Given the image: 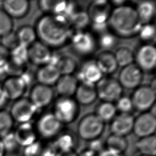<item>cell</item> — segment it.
Listing matches in <instances>:
<instances>
[{"label": "cell", "mask_w": 156, "mask_h": 156, "mask_svg": "<svg viewBox=\"0 0 156 156\" xmlns=\"http://www.w3.org/2000/svg\"><path fill=\"white\" fill-rule=\"evenodd\" d=\"M133 107L140 112H145L151 108L155 100V91L151 86L138 87L130 98Z\"/></svg>", "instance_id": "obj_7"}, {"label": "cell", "mask_w": 156, "mask_h": 156, "mask_svg": "<svg viewBox=\"0 0 156 156\" xmlns=\"http://www.w3.org/2000/svg\"><path fill=\"white\" fill-rule=\"evenodd\" d=\"M28 60L35 65L48 64L52 57L49 48L40 41H35L28 48Z\"/></svg>", "instance_id": "obj_15"}, {"label": "cell", "mask_w": 156, "mask_h": 156, "mask_svg": "<svg viewBox=\"0 0 156 156\" xmlns=\"http://www.w3.org/2000/svg\"><path fill=\"white\" fill-rule=\"evenodd\" d=\"M37 108L28 99L20 98L15 100L9 113L14 121L21 123L29 122L33 118Z\"/></svg>", "instance_id": "obj_6"}, {"label": "cell", "mask_w": 156, "mask_h": 156, "mask_svg": "<svg viewBox=\"0 0 156 156\" xmlns=\"http://www.w3.org/2000/svg\"><path fill=\"white\" fill-rule=\"evenodd\" d=\"M55 156H77V155L73 150L66 151H60L56 153Z\"/></svg>", "instance_id": "obj_47"}, {"label": "cell", "mask_w": 156, "mask_h": 156, "mask_svg": "<svg viewBox=\"0 0 156 156\" xmlns=\"http://www.w3.org/2000/svg\"><path fill=\"white\" fill-rule=\"evenodd\" d=\"M16 35L19 45L29 48L35 41L37 35L34 28L29 26H23L18 29Z\"/></svg>", "instance_id": "obj_27"}, {"label": "cell", "mask_w": 156, "mask_h": 156, "mask_svg": "<svg viewBox=\"0 0 156 156\" xmlns=\"http://www.w3.org/2000/svg\"><path fill=\"white\" fill-rule=\"evenodd\" d=\"M9 60L14 64L23 67L28 60L27 48L19 44L16 46L10 51Z\"/></svg>", "instance_id": "obj_31"}, {"label": "cell", "mask_w": 156, "mask_h": 156, "mask_svg": "<svg viewBox=\"0 0 156 156\" xmlns=\"http://www.w3.org/2000/svg\"><path fill=\"white\" fill-rule=\"evenodd\" d=\"M56 83V90L62 97L70 98L75 94L78 87L77 79L71 74L62 75Z\"/></svg>", "instance_id": "obj_20"}, {"label": "cell", "mask_w": 156, "mask_h": 156, "mask_svg": "<svg viewBox=\"0 0 156 156\" xmlns=\"http://www.w3.org/2000/svg\"><path fill=\"white\" fill-rule=\"evenodd\" d=\"M101 149H102V144L99 140H97L96 139L91 140V142L88 149L92 151L93 152L98 154V152H99L100 153L102 151Z\"/></svg>", "instance_id": "obj_45"}, {"label": "cell", "mask_w": 156, "mask_h": 156, "mask_svg": "<svg viewBox=\"0 0 156 156\" xmlns=\"http://www.w3.org/2000/svg\"><path fill=\"white\" fill-rule=\"evenodd\" d=\"M35 30L40 42L48 47L63 46L71 35L67 20L60 15L43 16L38 21Z\"/></svg>", "instance_id": "obj_1"}, {"label": "cell", "mask_w": 156, "mask_h": 156, "mask_svg": "<svg viewBox=\"0 0 156 156\" xmlns=\"http://www.w3.org/2000/svg\"><path fill=\"white\" fill-rule=\"evenodd\" d=\"M76 65L75 61L72 58L66 56L58 57L55 65L60 75L71 74L76 68Z\"/></svg>", "instance_id": "obj_34"}, {"label": "cell", "mask_w": 156, "mask_h": 156, "mask_svg": "<svg viewBox=\"0 0 156 156\" xmlns=\"http://www.w3.org/2000/svg\"><path fill=\"white\" fill-rule=\"evenodd\" d=\"M116 108L119 110L121 113H129L131 110L133 108L131 99L123 96L119 98L117 101Z\"/></svg>", "instance_id": "obj_42"}, {"label": "cell", "mask_w": 156, "mask_h": 156, "mask_svg": "<svg viewBox=\"0 0 156 156\" xmlns=\"http://www.w3.org/2000/svg\"><path fill=\"white\" fill-rule=\"evenodd\" d=\"M140 156H146V155H140Z\"/></svg>", "instance_id": "obj_51"}, {"label": "cell", "mask_w": 156, "mask_h": 156, "mask_svg": "<svg viewBox=\"0 0 156 156\" xmlns=\"http://www.w3.org/2000/svg\"><path fill=\"white\" fill-rule=\"evenodd\" d=\"M13 133L20 146L24 147L36 141V132L29 122L20 124Z\"/></svg>", "instance_id": "obj_18"}, {"label": "cell", "mask_w": 156, "mask_h": 156, "mask_svg": "<svg viewBox=\"0 0 156 156\" xmlns=\"http://www.w3.org/2000/svg\"><path fill=\"white\" fill-rule=\"evenodd\" d=\"M107 149L121 155L127 149V142L124 136L115 134L110 135L107 140Z\"/></svg>", "instance_id": "obj_30"}, {"label": "cell", "mask_w": 156, "mask_h": 156, "mask_svg": "<svg viewBox=\"0 0 156 156\" xmlns=\"http://www.w3.org/2000/svg\"><path fill=\"white\" fill-rule=\"evenodd\" d=\"M74 140L69 134H63L60 136L55 143L54 147L58 149V151H66L73 150Z\"/></svg>", "instance_id": "obj_37"}, {"label": "cell", "mask_w": 156, "mask_h": 156, "mask_svg": "<svg viewBox=\"0 0 156 156\" xmlns=\"http://www.w3.org/2000/svg\"><path fill=\"white\" fill-rule=\"evenodd\" d=\"M5 152L3 144L2 143L1 140L0 138V156H5Z\"/></svg>", "instance_id": "obj_50"}, {"label": "cell", "mask_w": 156, "mask_h": 156, "mask_svg": "<svg viewBox=\"0 0 156 156\" xmlns=\"http://www.w3.org/2000/svg\"><path fill=\"white\" fill-rule=\"evenodd\" d=\"M155 129V116L151 113H143L134 119L133 131L140 138L154 135Z\"/></svg>", "instance_id": "obj_10"}, {"label": "cell", "mask_w": 156, "mask_h": 156, "mask_svg": "<svg viewBox=\"0 0 156 156\" xmlns=\"http://www.w3.org/2000/svg\"><path fill=\"white\" fill-rule=\"evenodd\" d=\"M62 124L53 113L42 115L37 121V130L44 138H49L55 136L60 130Z\"/></svg>", "instance_id": "obj_11"}, {"label": "cell", "mask_w": 156, "mask_h": 156, "mask_svg": "<svg viewBox=\"0 0 156 156\" xmlns=\"http://www.w3.org/2000/svg\"><path fill=\"white\" fill-rule=\"evenodd\" d=\"M116 112V108L114 104L112 102H104L98 106L96 115L104 122L113 119Z\"/></svg>", "instance_id": "obj_32"}, {"label": "cell", "mask_w": 156, "mask_h": 156, "mask_svg": "<svg viewBox=\"0 0 156 156\" xmlns=\"http://www.w3.org/2000/svg\"><path fill=\"white\" fill-rule=\"evenodd\" d=\"M136 65L144 71H151L156 64V50L151 44L142 46L137 51L135 55Z\"/></svg>", "instance_id": "obj_12"}, {"label": "cell", "mask_w": 156, "mask_h": 156, "mask_svg": "<svg viewBox=\"0 0 156 156\" xmlns=\"http://www.w3.org/2000/svg\"><path fill=\"white\" fill-rule=\"evenodd\" d=\"M77 156H98V155L97 154H96L95 152H93L92 151H91L90 149H87V150H85V151H83L82 152H81Z\"/></svg>", "instance_id": "obj_49"}, {"label": "cell", "mask_w": 156, "mask_h": 156, "mask_svg": "<svg viewBox=\"0 0 156 156\" xmlns=\"http://www.w3.org/2000/svg\"><path fill=\"white\" fill-rule=\"evenodd\" d=\"M97 96L104 102H112L121 97L122 87L118 80L110 77L102 78L96 88Z\"/></svg>", "instance_id": "obj_4"}, {"label": "cell", "mask_w": 156, "mask_h": 156, "mask_svg": "<svg viewBox=\"0 0 156 156\" xmlns=\"http://www.w3.org/2000/svg\"><path fill=\"white\" fill-rule=\"evenodd\" d=\"M107 24L114 33L121 37H130L138 34L143 25L136 9L124 4L112 12Z\"/></svg>", "instance_id": "obj_2"}, {"label": "cell", "mask_w": 156, "mask_h": 156, "mask_svg": "<svg viewBox=\"0 0 156 156\" xmlns=\"http://www.w3.org/2000/svg\"><path fill=\"white\" fill-rule=\"evenodd\" d=\"M134 118L130 113H121L113 119L110 129L112 134L121 136L133 130Z\"/></svg>", "instance_id": "obj_17"}, {"label": "cell", "mask_w": 156, "mask_h": 156, "mask_svg": "<svg viewBox=\"0 0 156 156\" xmlns=\"http://www.w3.org/2000/svg\"><path fill=\"white\" fill-rule=\"evenodd\" d=\"M10 51L0 43V69H2L7 64L9 60Z\"/></svg>", "instance_id": "obj_44"}, {"label": "cell", "mask_w": 156, "mask_h": 156, "mask_svg": "<svg viewBox=\"0 0 156 156\" xmlns=\"http://www.w3.org/2000/svg\"><path fill=\"white\" fill-rule=\"evenodd\" d=\"M53 95V90L49 86L39 83L32 88L29 100L38 109L49 105L52 100Z\"/></svg>", "instance_id": "obj_13"}, {"label": "cell", "mask_w": 156, "mask_h": 156, "mask_svg": "<svg viewBox=\"0 0 156 156\" xmlns=\"http://www.w3.org/2000/svg\"><path fill=\"white\" fill-rule=\"evenodd\" d=\"M71 20L73 24L77 27L82 28L88 24L90 18L88 13L83 12H80L74 13L71 16Z\"/></svg>", "instance_id": "obj_40"}, {"label": "cell", "mask_w": 156, "mask_h": 156, "mask_svg": "<svg viewBox=\"0 0 156 156\" xmlns=\"http://www.w3.org/2000/svg\"><path fill=\"white\" fill-rule=\"evenodd\" d=\"M60 76L55 66L51 64L43 65L37 73V79L39 83L47 86L55 83Z\"/></svg>", "instance_id": "obj_21"}, {"label": "cell", "mask_w": 156, "mask_h": 156, "mask_svg": "<svg viewBox=\"0 0 156 156\" xmlns=\"http://www.w3.org/2000/svg\"><path fill=\"white\" fill-rule=\"evenodd\" d=\"M115 38L110 34H103L99 40L101 46L104 48L112 47L115 44Z\"/></svg>", "instance_id": "obj_43"}, {"label": "cell", "mask_w": 156, "mask_h": 156, "mask_svg": "<svg viewBox=\"0 0 156 156\" xmlns=\"http://www.w3.org/2000/svg\"><path fill=\"white\" fill-rule=\"evenodd\" d=\"M104 122L96 114H89L83 116L80 121L77 131L80 138L85 140H93L102 133Z\"/></svg>", "instance_id": "obj_3"}, {"label": "cell", "mask_w": 156, "mask_h": 156, "mask_svg": "<svg viewBox=\"0 0 156 156\" xmlns=\"http://www.w3.org/2000/svg\"><path fill=\"white\" fill-rule=\"evenodd\" d=\"M142 79V70L136 64L132 63L123 67L121 70L118 82L122 87L132 89L138 87Z\"/></svg>", "instance_id": "obj_8"}, {"label": "cell", "mask_w": 156, "mask_h": 156, "mask_svg": "<svg viewBox=\"0 0 156 156\" xmlns=\"http://www.w3.org/2000/svg\"><path fill=\"white\" fill-rule=\"evenodd\" d=\"M103 74L98 67L95 61L88 62L83 65L78 73L77 78L82 83L94 85L102 78Z\"/></svg>", "instance_id": "obj_19"}, {"label": "cell", "mask_w": 156, "mask_h": 156, "mask_svg": "<svg viewBox=\"0 0 156 156\" xmlns=\"http://www.w3.org/2000/svg\"><path fill=\"white\" fill-rule=\"evenodd\" d=\"M136 146L143 155L155 156L156 155V138L154 135L141 138Z\"/></svg>", "instance_id": "obj_29"}, {"label": "cell", "mask_w": 156, "mask_h": 156, "mask_svg": "<svg viewBox=\"0 0 156 156\" xmlns=\"http://www.w3.org/2000/svg\"><path fill=\"white\" fill-rule=\"evenodd\" d=\"M2 9L12 19H18L27 14L30 3L27 0H5L2 1Z\"/></svg>", "instance_id": "obj_16"}, {"label": "cell", "mask_w": 156, "mask_h": 156, "mask_svg": "<svg viewBox=\"0 0 156 156\" xmlns=\"http://www.w3.org/2000/svg\"><path fill=\"white\" fill-rule=\"evenodd\" d=\"M77 102L82 105H89L93 103L97 98V93L94 85L82 83L75 92Z\"/></svg>", "instance_id": "obj_24"}, {"label": "cell", "mask_w": 156, "mask_h": 156, "mask_svg": "<svg viewBox=\"0 0 156 156\" xmlns=\"http://www.w3.org/2000/svg\"><path fill=\"white\" fill-rule=\"evenodd\" d=\"M135 9L141 24H147L155 14V5L151 1H141Z\"/></svg>", "instance_id": "obj_28"}, {"label": "cell", "mask_w": 156, "mask_h": 156, "mask_svg": "<svg viewBox=\"0 0 156 156\" xmlns=\"http://www.w3.org/2000/svg\"><path fill=\"white\" fill-rule=\"evenodd\" d=\"M106 1H96L91 5L88 14L89 18L93 21L94 24H107L109 15L107 10L108 5Z\"/></svg>", "instance_id": "obj_22"}, {"label": "cell", "mask_w": 156, "mask_h": 156, "mask_svg": "<svg viewBox=\"0 0 156 156\" xmlns=\"http://www.w3.org/2000/svg\"><path fill=\"white\" fill-rule=\"evenodd\" d=\"M72 44L74 50L79 54L88 55L93 52L96 42L93 35L85 32H78L72 37Z\"/></svg>", "instance_id": "obj_14"}, {"label": "cell", "mask_w": 156, "mask_h": 156, "mask_svg": "<svg viewBox=\"0 0 156 156\" xmlns=\"http://www.w3.org/2000/svg\"><path fill=\"white\" fill-rule=\"evenodd\" d=\"M13 23L12 19L0 8V37L13 31Z\"/></svg>", "instance_id": "obj_36"}, {"label": "cell", "mask_w": 156, "mask_h": 156, "mask_svg": "<svg viewBox=\"0 0 156 156\" xmlns=\"http://www.w3.org/2000/svg\"><path fill=\"white\" fill-rule=\"evenodd\" d=\"M140 38L144 41H151L155 38V29L154 25L151 24H145L142 25L139 32Z\"/></svg>", "instance_id": "obj_39"}, {"label": "cell", "mask_w": 156, "mask_h": 156, "mask_svg": "<svg viewBox=\"0 0 156 156\" xmlns=\"http://www.w3.org/2000/svg\"><path fill=\"white\" fill-rule=\"evenodd\" d=\"M77 113V102L71 98L62 97L55 104L53 114L61 124L72 122Z\"/></svg>", "instance_id": "obj_5"}, {"label": "cell", "mask_w": 156, "mask_h": 156, "mask_svg": "<svg viewBox=\"0 0 156 156\" xmlns=\"http://www.w3.org/2000/svg\"><path fill=\"white\" fill-rule=\"evenodd\" d=\"M1 140L5 152H14L20 146L16 141L13 132L7 134L1 138Z\"/></svg>", "instance_id": "obj_38"}, {"label": "cell", "mask_w": 156, "mask_h": 156, "mask_svg": "<svg viewBox=\"0 0 156 156\" xmlns=\"http://www.w3.org/2000/svg\"><path fill=\"white\" fill-rule=\"evenodd\" d=\"M56 153L54 147H44L37 141L24 147L23 149V156H55Z\"/></svg>", "instance_id": "obj_25"}, {"label": "cell", "mask_w": 156, "mask_h": 156, "mask_svg": "<svg viewBox=\"0 0 156 156\" xmlns=\"http://www.w3.org/2000/svg\"><path fill=\"white\" fill-rule=\"evenodd\" d=\"M27 83L22 76H9L6 78L1 86L8 100H17L25 92Z\"/></svg>", "instance_id": "obj_9"}, {"label": "cell", "mask_w": 156, "mask_h": 156, "mask_svg": "<svg viewBox=\"0 0 156 156\" xmlns=\"http://www.w3.org/2000/svg\"><path fill=\"white\" fill-rule=\"evenodd\" d=\"M7 101L8 99L5 94L3 90L2 89L1 86H0V110L3 109V108L6 105Z\"/></svg>", "instance_id": "obj_46"}, {"label": "cell", "mask_w": 156, "mask_h": 156, "mask_svg": "<svg viewBox=\"0 0 156 156\" xmlns=\"http://www.w3.org/2000/svg\"><path fill=\"white\" fill-rule=\"evenodd\" d=\"M1 38L0 43L9 51L18 45L16 33H13V31Z\"/></svg>", "instance_id": "obj_41"}, {"label": "cell", "mask_w": 156, "mask_h": 156, "mask_svg": "<svg viewBox=\"0 0 156 156\" xmlns=\"http://www.w3.org/2000/svg\"><path fill=\"white\" fill-rule=\"evenodd\" d=\"M13 122L9 112L4 109L0 110V138L12 132Z\"/></svg>", "instance_id": "obj_35"}, {"label": "cell", "mask_w": 156, "mask_h": 156, "mask_svg": "<svg viewBox=\"0 0 156 156\" xmlns=\"http://www.w3.org/2000/svg\"><path fill=\"white\" fill-rule=\"evenodd\" d=\"M68 4V2L65 1L43 0L39 2V7L44 12L53 13L54 15L62 16Z\"/></svg>", "instance_id": "obj_26"}, {"label": "cell", "mask_w": 156, "mask_h": 156, "mask_svg": "<svg viewBox=\"0 0 156 156\" xmlns=\"http://www.w3.org/2000/svg\"><path fill=\"white\" fill-rule=\"evenodd\" d=\"M114 55L118 65L122 68L133 63V61L135 58L132 51L126 47L118 48Z\"/></svg>", "instance_id": "obj_33"}, {"label": "cell", "mask_w": 156, "mask_h": 156, "mask_svg": "<svg viewBox=\"0 0 156 156\" xmlns=\"http://www.w3.org/2000/svg\"><path fill=\"white\" fill-rule=\"evenodd\" d=\"M95 62L102 73L105 74L113 73L118 66L114 54L108 51L100 53Z\"/></svg>", "instance_id": "obj_23"}, {"label": "cell", "mask_w": 156, "mask_h": 156, "mask_svg": "<svg viewBox=\"0 0 156 156\" xmlns=\"http://www.w3.org/2000/svg\"><path fill=\"white\" fill-rule=\"evenodd\" d=\"M98 156H121V155L118 154L115 152H113L110 150L106 149L102 151L98 155Z\"/></svg>", "instance_id": "obj_48"}]
</instances>
